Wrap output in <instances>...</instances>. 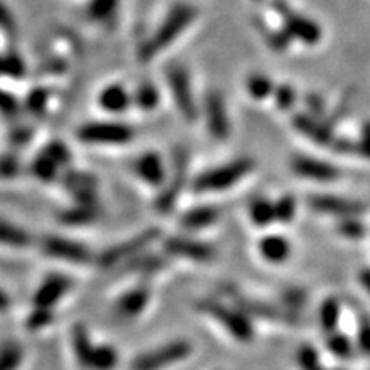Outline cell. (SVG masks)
<instances>
[{
    "label": "cell",
    "instance_id": "obj_45",
    "mask_svg": "<svg viewBox=\"0 0 370 370\" xmlns=\"http://www.w3.org/2000/svg\"><path fill=\"white\" fill-rule=\"evenodd\" d=\"M328 370H348L346 367H333V369H328Z\"/></svg>",
    "mask_w": 370,
    "mask_h": 370
},
{
    "label": "cell",
    "instance_id": "obj_34",
    "mask_svg": "<svg viewBox=\"0 0 370 370\" xmlns=\"http://www.w3.org/2000/svg\"><path fill=\"white\" fill-rule=\"evenodd\" d=\"M334 233L343 240L348 242H358L367 235V225L362 216H346L334 220Z\"/></svg>",
    "mask_w": 370,
    "mask_h": 370
},
{
    "label": "cell",
    "instance_id": "obj_44",
    "mask_svg": "<svg viewBox=\"0 0 370 370\" xmlns=\"http://www.w3.org/2000/svg\"><path fill=\"white\" fill-rule=\"evenodd\" d=\"M2 302H0V307H2V312L7 314V310H9L11 307V297H9V291L6 290V288H2Z\"/></svg>",
    "mask_w": 370,
    "mask_h": 370
},
{
    "label": "cell",
    "instance_id": "obj_15",
    "mask_svg": "<svg viewBox=\"0 0 370 370\" xmlns=\"http://www.w3.org/2000/svg\"><path fill=\"white\" fill-rule=\"evenodd\" d=\"M95 103L105 117L120 119L134 108V91L122 81H110L98 89Z\"/></svg>",
    "mask_w": 370,
    "mask_h": 370
},
{
    "label": "cell",
    "instance_id": "obj_29",
    "mask_svg": "<svg viewBox=\"0 0 370 370\" xmlns=\"http://www.w3.org/2000/svg\"><path fill=\"white\" fill-rule=\"evenodd\" d=\"M132 91H134L136 110L143 112V114H151V112L158 110L159 105H161L165 88H159L154 81H143Z\"/></svg>",
    "mask_w": 370,
    "mask_h": 370
},
{
    "label": "cell",
    "instance_id": "obj_24",
    "mask_svg": "<svg viewBox=\"0 0 370 370\" xmlns=\"http://www.w3.org/2000/svg\"><path fill=\"white\" fill-rule=\"evenodd\" d=\"M55 218L58 223L67 228H86L95 225L96 221H100L101 211L100 206L77 204V202H72L67 208L57 211Z\"/></svg>",
    "mask_w": 370,
    "mask_h": 370
},
{
    "label": "cell",
    "instance_id": "obj_6",
    "mask_svg": "<svg viewBox=\"0 0 370 370\" xmlns=\"http://www.w3.org/2000/svg\"><path fill=\"white\" fill-rule=\"evenodd\" d=\"M194 355V343L175 338L138 353L128 364V370H169L184 364Z\"/></svg>",
    "mask_w": 370,
    "mask_h": 370
},
{
    "label": "cell",
    "instance_id": "obj_26",
    "mask_svg": "<svg viewBox=\"0 0 370 370\" xmlns=\"http://www.w3.org/2000/svg\"><path fill=\"white\" fill-rule=\"evenodd\" d=\"M247 218L256 230L270 232L272 225H276L275 199L264 196V194L254 196L247 204Z\"/></svg>",
    "mask_w": 370,
    "mask_h": 370
},
{
    "label": "cell",
    "instance_id": "obj_35",
    "mask_svg": "<svg viewBox=\"0 0 370 370\" xmlns=\"http://www.w3.org/2000/svg\"><path fill=\"white\" fill-rule=\"evenodd\" d=\"M276 208V225L279 227H291L297 220L298 214V199L295 194L285 192L275 199Z\"/></svg>",
    "mask_w": 370,
    "mask_h": 370
},
{
    "label": "cell",
    "instance_id": "obj_3",
    "mask_svg": "<svg viewBox=\"0 0 370 370\" xmlns=\"http://www.w3.org/2000/svg\"><path fill=\"white\" fill-rule=\"evenodd\" d=\"M194 307L233 341L240 345H251L256 340V321L232 300L216 297L201 298Z\"/></svg>",
    "mask_w": 370,
    "mask_h": 370
},
{
    "label": "cell",
    "instance_id": "obj_12",
    "mask_svg": "<svg viewBox=\"0 0 370 370\" xmlns=\"http://www.w3.org/2000/svg\"><path fill=\"white\" fill-rule=\"evenodd\" d=\"M128 170L144 187L161 192L170 177V163L157 150H146L132 158Z\"/></svg>",
    "mask_w": 370,
    "mask_h": 370
},
{
    "label": "cell",
    "instance_id": "obj_32",
    "mask_svg": "<svg viewBox=\"0 0 370 370\" xmlns=\"http://www.w3.org/2000/svg\"><path fill=\"white\" fill-rule=\"evenodd\" d=\"M25 360V345L15 338H6L0 348V370H21Z\"/></svg>",
    "mask_w": 370,
    "mask_h": 370
},
{
    "label": "cell",
    "instance_id": "obj_4",
    "mask_svg": "<svg viewBox=\"0 0 370 370\" xmlns=\"http://www.w3.org/2000/svg\"><path fill=\"white\" fill-rule=\"evenodd\" d=\"M74 138L88 147H126L134 143L136 128L120 119L103 117L81 124Z\"/></svg>",
    "mask_w": 370,
    "mask_h": 370
},
{
    "label": "cell",
    "instance_id": "obj_11",
    "mask_svg": "<svg viewBox=\"0 0 370 370\" xmlns=\"http://www.w3.org/2000/svg\"><path fill=\"white\" fill-rule=\"evenodd\" d=\"M288 169L298 180L309 184L329 185L341 178V170L328 159L315 157V154L295 153L288 159Z\"/></svg>",
    "mask_w": 370,
    "mask_h": 370
},
{
    "label": "cell",
    "instance_id": "obj_2",
    "mask_svg": "<svg viewBox=\"0 0 370 370\" xmlns=\"http://www.w3.org/2000/svg\"><path fill=\"white\" fill-rule=\"evenodd\" d=\"M257 169V163L251 157H237L228 161L218 163L209 169L192 175L190 190L197 196H216L242 185Z\"/></svg>",
    "mask_w": 370,
    "mask_h": 370
},
{
    "label": "cell",
    "instance_id": "obj_40",
    "mask_svg": "<svg viewBox=\"0 0 370 370\" xmlns=\"http://www.w3.org/2000/svg\"><path fill=\"white\" fill-rule=\"evenodd\" d=\"M272 101L276 103L278 112H291V108L297 105L298 95L293 86H278L275 91V96H272Z\"/></svg>",
    "mask_w": 370,
    "mask_h": 370
},
{
    "label": "cell",
    "instance_id": "obj_9",
    "mask_svg": "<svg viewBox=\"0 0 370 370\" xmlns=\"http://www.w3.org/2000/svg\"><path fill=\"white\" fill-rule=\"evenodd\" d=\"M161 251L170 260H184V263L206 266L218 257L216 247L211 242L197 239L192 233H177L161 240Z\"/></svg>",
    "mask_w": 370,
    "mask_h": 370
},
{
    "label": "cell",
    "instance_id": "obj_31",
    "mask_svg": "<svg viewBox=\"0 0 370 370\" xmlns=\"http://www.w3.org/2000/svg\"><path fill=\"white\" fill-rule=\"evenodd\" d=\"M0 242H2V245L6 249H13V251H26V249H31L34 240L28 230L13 223V221L7 220V218H4L2 227H0Z\"/></svg>",
    "mask_w": 370,
    "mask_h": 370
},
{
    "label": "cell",
    "instance_id": "obj_27",
    "mask_svg": "<svg viewBox=\"0 0 370 370\" xmlns=\"http://www.w3.org/2000/svg\"><path fill=\"white\" fill-rule=\"evenodd\" d=\"M324 348L331 357L340 362H350L358 353L355 338L350 336L343 329L324 334Z\"/></svg>",
    "mask_w": 370,
    "mask_h": 370
},
{
    "label": "cell",
    "instance_id": "obj_42",
    "mask_svg": "<svg viewBox=\"0 0 370 370\" xmlns=\"http://www.w3.org/2000/svg\"><path fill=\"white\" fill-rule=\"evenodd\" d=\"M357 154L370 159V122H367L362 128L360 139L357 143Z\"/></svg>",
    "mask_w": 370,
    "mask_h": 370
},
{
    "label": "cell",
    "instance_id": "obj_22",
    "mask_svg": "<svg viewBox=\"0 0 370 370\" xmlns=\"http://www.w3.org/2000/svg\"><path fill=\"white\" fill-rule=\"evenodd\" d=\"M169 257L165 252H151L146 251L141 256H138L136 259L128 260L127 264H124L127 271L136 272V276L139 275V282L150 283L151 279L157 278V276L163 275L169 266Z\"/></svg>",
    "mask_w": 370,
    "mask_h": 370
},
{
    "label": "cell",
    "instance_id": "obj_5",
    "mask_svg": "<svg viewBox=\"0 0 370 370\" xmlns=\"http://www.w3.org/2000/svg\"><path fill=\"white\" fill-rule=\"evenodd\" d=\"M165 93H169L171 103L177 107V112L189 122H196L201 115V101L196 100L192 76L189 69L180 62H171L165 71Z\"/></svg>",
    "mask_w": 370,
    "mask_h": 370
},
{
    "label": "cell",
    "instance_id": "obj_21",
    "mask_svg": "<svg viewBox=\"0 0 370 370\" xmlns=\"http://www.w3.org/2000/svg\"><path fill=\"white\" fill-rule=\"evenodd\" d=\"M120 2L122 0H86L83 7L84 19L100 29H112L119 19Z\"/></svg>",
    "mask_w": 370,
    "mask_h": 370
},
{
    "label": "cell",
    "instance_id": "obj_23",
    "mask_svg": "<svg viewBox=\"0 0 370 370\" xmlns=\"http://www.w3.org/2000/svg\"><path fill=\"white\" fill-rule=\"evenodd\" d=\"M28 170L34 180L41 182V184H46V185L60 182L65 173L64 166L57 161V158L53 157V154L50 153L46 147H43L40 153L31 159Z\"/></svg>",
    "mask_w": 370,
    "mask_h": 370
},
{
    "label": "cell",
    "instance_id": "obj_43",
    "mask_svg": "<svg viewBox=\"0 0 370 370\" xmlns=\"http://www.w3.org/2000/svg\"><path fill=\"white\" fill-rule=\"evenodd\" d=\"M357 279L358 285L364 288L365 293L370 295V267H362V270L357 272Z\"/></svg>",
    "mask_w": 370,
    "mask_h": 370
},
{
    "label": "cell",
    "instance_id": "obj_14",
    "mask_svg": "<svg viewBox=\"0 0 370 370\" xmlns=\"http://www.w3.org/2000/svg\"><path fill=\"white\" fill-rule=\"evenodd\" d=\"M201 101V115L204 119V126L211 139L218 143H225L232 134V122H230L228 107L221 93L209 91Z\"/></svg>",
    "mask_w": 370,
    "mask_h": 370
},
{
    "label": "cell",
    "instance_id": "obj_20",
    "mask_svg": "<svg viewBox=\"0 0 370 370\" xmlns=\"http://www.w3.org/2000/svg\"><path fill=\"white\" fill-rule=\"evenodd\" d=\"M223 218L221 208L214 204H197L192 208L185 209L178 216V227L184 233H199L204 230L216 227Z\"/></svg>",
    "mask_w": 370,
    "mask_h": 370
},
{
    "label": "cell",
    "instance_id": "obj_8",
    "mask_svg": "<svg viewBox=\"0 0 370 370\" xmlns=\"http://www.w3.org/2000/svg\"><path fill=\"white\" fill-rule=\"evenodd\" d=\"M40 251L48 259L77 267L93 266V264L96 266V259H98V254L88 244L79 242L71 237L53 235V233L41 237Z\"/></svg>",
    "mask_w": 370,
    "mask_h": 370
},
{
    "label": "cell",
    "instance_id": "obj_36",
    "mask_svg": "<svg viewBox=\"0 0 370 370\" xmlns=\"http://www.w3.org/2000/svg\"><path fill=\"white\" fill-rule=\"evenodd\" d=\"M295 364L298 370H328L322 362L321 352L312 343H302L295 352Z\"/></svg>",
    "mask_w": 370,
    "mask_h": 370
},
{
    "label": "cell",
    "instance_id": "obj_39",
    "mask_svg": "<svg viewBox=\"0 0 370 370\" xmlns=\"http://www.w3.org/2000/svg\"><path fill=\"white\" fill-rule=\"evenodd\" d=\"M355 345L358 355L370 358V315L362 312L357 319V331H355Z\"/></svg>",
    "mask_w": 370,
    "mask_h": 370
},
{
    "label": "cell",
    "instance_id": "obj_33",
    "mask_svg": "<svg viewBox=\"0 0 370 370\" xmlns=\"http://www.w3.org/2000/svg\"><path fill=\"white\" fill-rule=\"evenodd\" d=\"M120 365V352L112 343H96L89 370H117Z\"/></svg>",
    "mask_w": 370,
    "mask_h": 370
},
{
    "label": "cell",
    "instance_id": "obj_17",
    "mask_svg": "<svg viewBox=\"0 0 370 370\" xmlns=\"http://www.w3.org/2000/svg\"><path fill=\"white\" fill-rule=\"evenodd\" d=\"M230 300L233 303L244 309L245 312L251 315L252 319H260L264 322H271V324H297L298 317L291 312H288L286 309H283L279 303H267L260 302V300L251 298L247 295L240 293V291L232 290L230 291Z\"/></svg>",
    "mask_w": 370,
    "mask_h": 370
},
{
    "label": "cell",
    "instance_id": "obj_38",
    "mask_svg": "<svg viewBox=\"0 0 370 370\" xmlns=\"http://www.w3.org/2000/svg\"><path fill=\"white\" fill-rule=\"evenodd\" d=\"M279 305L283 309H286L288 312H291L293 315L300 314V310L305 309L307 305V291L300 286H290L285 288L279 295Z\"/></svg>",
    "mask_w": 370,
    "mask_h": 370
},
{
    "label": "cell",
    "instance_id": "obj_13",
    "mask_svg": "<svg viewBox=\"0 0 370 370\" xmlns=\"http://www.w3.org/2000/svg\"><path fill=\"white\" fill-rule=\"evenodd\" d=\"M151 303H153V288L150 283L139 282L117 295L112 303V314L120 322H136L147 312Z\"/></svg>",
    "mask_w": 370,
    "mask_h": 370
},
{
    "label": "cell",
    "instance_id": "obj_10",
    "mask_svg": "<svg viewBox=\"0 0 370 370\" xmlns=\"http://www.w3.org/2000/svg\"><path fill=\"white\" fill-rule=\"evenodd\" d=\"M192 177L189 175V154L184 150H177L170 163V177L165 189L158 192L154 199V208L159 214H170L180 199L187 185H190Z\"/></svg>",
    "mask_w": 370,
    "mask_h": 370
},
{
    "label": "cell",
    "instance_id": "obj_1",
    "mask_svg": "<svg viewBox=\"0 0 370 370\" xmlns=\"http://www.w3.org/2000/svg\"><path fill=\"white\" fill-rule=\"evenodd\" d=\"M197 15H199V11L196 9V6L184 2V0L170 6L157 22L153 33L146 38V41L139 48V58L143 62H151L161 55L163 52L173 48L185 37L187 31L192 28Z\"/></svg>",
    "mask_w": 370,
    "mask_h": 370
},
{
    "label": "cell",
    "instance_id": "obj_7",
    "mask_svg": "<svg viewBox=\"0 0 370 370\" xmlns=\"http://www.w3.org/2000/svg\"><path fill=\"white\" fill-rule=\"evenodd\" d=\"M163 233L158 227H150L146 230H141L136 235L128 237L126 240H120L114 245H108L105 251L98 252V259H96V266L101 270H114L127 264L128 260L136 259L141 256L143 252L150 251L151 245L161 240Z\"/></svg>",
    "mask_w": 370,
    "mask_h": 370
},
{
    "label": "cell",
    "instance_id": "obj_19",
    "mask_svg": "<svg viewBox=\"0 0 370 370\" xmlns=\"http://www.w3.org/2000/svg\"><path fill=\"white\" fill-rule=\"evenodd\" d=\"M256 251L260 259L271 266H283L291 259L293 254V244L285 233L278 232H264L257 239Z\"/></svg>",
    "mask_w": 370,
    "mask_h": 370
},
{
    "label": "cell",
    "instance_id": "obj_28",
    "mask_svg": "<svg viewBox=\"0 0 370 370\" xmlns=\"http://www.w3.org/2000/svg\"><path fill=\"white\" fill-rule=\"evenodd\" d=\"M341 317H343V302L336 295H328L322 298L317 309V322L322 333L329 334L333 331L341 329Z\"/></svg>",
    "mask_w": 370,
    "mask_h": 370
},
{
    "label": "cell",
    "instance_id": "obj_25",
    "mask_svg": "<svg viewBox=\"0 0 370 370\" xmlns=\"http://www.w3.org/2000/svg\"><path fill=\"white\" fill-rule=\"evenodd\" d=\"M69 338H71V350L76 365L81 370H89V364H91V357L96 346L89 329L86 328L83 322H77L71 328Z\"/></svg>",
    "mask_w": 370,
    "mask_h": 370
},
{
    "label": "cell",
    "instance_id": "obj_16",
    "mask_svg": "<svg viewBox=\"0 0 370 370\" xmlns=\"http://www.w3.org/2000/svg\"><path fill=\"white\" fill-rule=\"evenodd\" d=\"M307 208L315 214L334 218V220L346 216H364L367 211L365 202L336 196V194H312L307 197Z\"/></svg>",
    "mask_w": 370,
    "mask_h": 370
},
{
    "label": "cell",
    "instance_id": "obj_30",
    "mask_svg": "<svg viewBox=\"0 0 370 370\" xmlns=\"http://www.w3.org/2000/svg\"><path fill=\"white\" fill-rule=\"evenodd\" d=\"M278 84L264 72H252L245 77L244 89L245 95L256 103H264V101L272 100Z\"/></svg>",
    "mask_w": 370,
    "mask_h": 370
},
{
    "label": "cell",
    "instance_id": "obj_18",
    "mask_svg": "<svg viewBox=\"0 0 370 370\" xmlns=\"http://www.w3.org/2000/svg\"><path fill=\"white\" fill-rule=\"evenodd\" d=\"M74 288V279L62 272H50L41 279L31 297V305L55 310Z\"/></svg>",
    "mask_w": 370,
    "mask_h": 370
},
{
    "label": "cell",
    "instance_id": "obj_41",
    "mask_svg": "<svg viewBox=\"0 0 370 370\" xmlns=\"http://www.w3.org/2000/svg\"><path fill=\"white\" fill-rule=\"evenodd\" d=\"M21 161L14 153H6L2 158V177L4 180H15L21 175Z\"/></svg>",
    "mask_w": 370,
    "mask_h": 370
},
{
    "label": "cell",
    "instance_id": "obj_37",
    "mask_svg": "<svg viewBox=\"0 0 370 370\" xmlns=\"http://www.w3.org/2000/svg\"><path fill=\"white\" fill-rule=\"evenodd\" d=\"M55 322V312L52 309H43V307H33L31 305V310L26 314L25 321V329L31 334H40L45 329H48L50 326Z\"/></svg>",
    "mask_w": 370,
    "mask_h": 370
}]
</instances>
